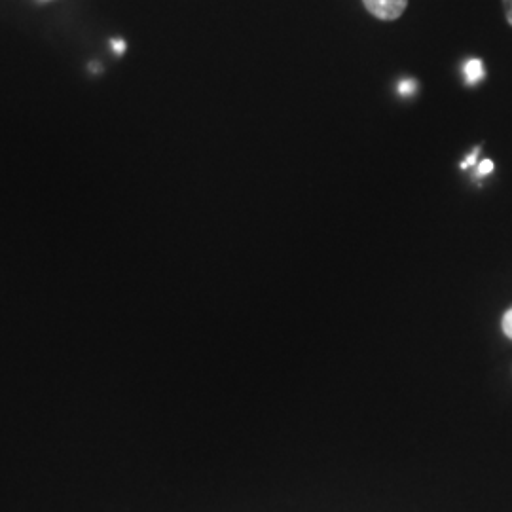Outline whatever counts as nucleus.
<instances>
[{
	"mask_svg": "<svg viewBox=\"0 0 512 512\" xmlns=\"http://www.w3.org/2000/svg\"><path fill=\"white\" fill-rule=\"evenodd\" d=\"M363 4L374 18L395 21L403 16L408 0H363Z\"/></svg>",
	"mask_w": 512,
	"mask_h": 512,
	"instance_id": "nucleus-1",
	"label": "nucleus"
},
{
	"mask_svg": "<svg viewBox=\"0 0 512 512\" xmlns=\"http://www.w3.org/2000/svg\"><path fill=\"white\" fill-rule=\"evenodd\" d=\"M465 76H467V82H469V84H476V82L484 76L482 61L471 59V61L465 65Z\"/></svg>",
	"mask_w": 512,
	"mask_h": 512,
	"instance_id": "nucleus-2",
	"label": "nucleus"
},
{
	"mask_svg": "<svg viewBox=\"0 0 512 512\" xmlns=\"http://www.w3.org/2000/svg\"><path fill=\"white\" fill-rule=\"evenodd\" d=\"M501 327H503L505 336H507V338H511L512 340V308L509 311H505V315H503V321H501Z\"/></svg>",
	"mask_w": 512,
	"mask_h": 512,
	"instance_id": "nucleus-3",
	"label": "nucleus"
},
{
	"mask_svg": "<svg viewBox=\"0 0 512 512\" xmlns=\"http://www.w3.org/2000/svg\"><path fill=\"white\" fill-rule=\"evenodd\" d=\"M492 169H494L492 160H482V164L478 165V173L480 175H488V173H492Z\"/></svg>",
	"mask_w": 512,
	"mask_h": 512,
	"instance_id": "nucleus-4",
	"label": "nucleus"
},
{
	"mask_svg": "<svg viewBox=\"0 0 512 512\" xmlns=\"http://www.w3.org/2000/svg\"><path fill=\"white\" fill-rule=\"evenodd\" d=\"M414 82H410V80H406V82H403L401 86H399V93L401 95H410V93L414 92Z\"/></svg>",
	"mask_w": 512,
	"mask_h": 512,
	"instance_id": "nucleus-5",
	"label": "nucleus"
},
{
	"mask_svg": "<svg viewBox=\"0 0 512 512\" xmlns=\"http://www.w3.org/2000/svg\"><path fill=\"white\" fill-rule=\"evenodd\" d=\"M503 6H505L507 21H509V25L512 27V0H503Z\"/></svg>",
	"mask_w": 512,
	"mask_h": 512,
	"instance_id": "nucleus-6",
	"label": "nucleus"
},
{
	"mask_svg": "<svg viewBox=\"0 0 512 512\" xmlns=\"http://www.w3.org/2000/svg\"><path fill=\"white\" fill-rule=\"evenodd\" d=\"M112 48H114V52H116V54H124L126 44H124L122 40H112Z\"/></svg>",
	"mask_w": 512,
	"mask_h": 512,
	"instance_id": "nucleus-7",
	"label": "nucleus"
}]
</instances>
